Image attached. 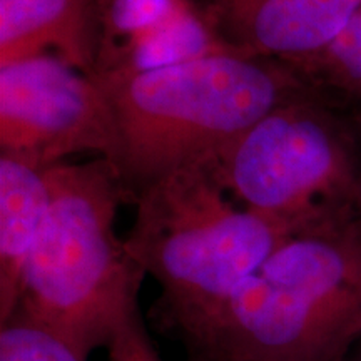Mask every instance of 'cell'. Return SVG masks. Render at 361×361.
Returning <instances> with one entry per match:
<instances>
[{
  "label": "cell",
  "mask_w": 361,
  "mask_h": 361,
  "mask_svg": "<svg viewBox=\"0 0 361 361\" xmlns=\"http://www.w3.org/2000/svg\"><path fill=\"white\" fill-rule=\"evenodd\" d=\"M247 209L303 231L361 214V147L350 116L318 90L266 112L213 162Z\"/></svg>",
  "instance_id": "obj_5"
},
{
  "label": "cell",
  "mask_w": 361,
  "mask_h": 361,
  "mask_svg": "<svg viewBox=\"0 0 361 361\" xmlns=\"http://www.w3.org/2000/svg\"><path fill=\"white\" fill-rule=\"evenodd\" d=\"M47 169L0 152V323L17 308L27 261L51 206Z\"/></svg>",
  "instance_id": "obj_9"
},
{
  "label": "cell",
  "mask_w": 361,
  "mask_h": 361,
  "mask_svg": "<svg viewBox=\"0 0 361 361\" xmlns=\"http://www.w3.org/2000/svg\"><path fill=\"white\" fill-rule=\"evenodd\" d=\"M126 246L161 288V328L180 338L218 313L295 231L247 209L213 164L178 169L133 196Z\"/></svg>",
  "instance_id": "obj_4"
},
{
  "label": "cell",
  "mask_w": 361,
  "mask_h": 361,
  "mask_svg": "<svg viewBox=\"0 0 361 361\" xmlns=\"http://www.w3.org/2000/svg\"><path fill=\"white\" fill-rule=\"evenodd\" d=\"M0 149L40 168L80 152L112 162L109 102L92 75L54 54L0 64Z\"/></svg>",
  "instance_id": "obj_6"
},
{
  "label": "cell",
  "mask_w": 361,
  "mask_h": 361,
  "mask_svg": "<svg viewBox=\"0 0 361 361\" xmlns=\"http://www.w3.org/2000/svg\"><path fill=\"white\" fill-rule=\"evenodd\" d=\"M0 361H82L52 333L22 319L0 323Z\"/></svg>",
  "instance_id": "obj_12"
},
{
  "label": "cell",
  "mask_w": 361,
  "mask_h": 361,
  "mask_svg": "<svg viewBox=\"0 0 361 361\" xmlns=\"http://www.w3.org/2000/svg\"><path fill=\"white\" fill-rule=\"evenodd\" d=\"M360 11L361 0H214L229 49L290 66L324 51Z\"/></svg>",
  "instance_id": "obj_7"
},
{
  "label": "cell",
  "mask_w": 361,
  "mask_h": 361,
  "mask_svg": "<svg viewBox=\"0 0 361 361\" xmlns=\"http://www.w3.org/2000/svg\"><path fill=\"white\" fill-rule=\"evenodd\" d=\"M92 78L114 117L111 164L129 200L162 176L213 164L266 112L313 89L291 66L233 49Z\"/></svg>",
  "instance_id": "obj_1"
},
{
  "label": "cell",
  "mask_w": 361,
  "mask_h": 361,
  "mask_svg": "<svg viewBox=\"0 0 361 361\" xmlns=\"http://www.w3.org/2000/svg\"><path fill=\"white\" fill-rule=\"evenodd\" d=\"M291 67L338 109L361 112V11L324 51Z\"/></svg>",
  "instance_id": "obj_10"
},
{
  "label": "cell",
  "mask_w": 361,
  "mask_h": 361,
  "mask_svg": "<svg viewBox=\"0 0 361 361\" xmlns=\"http://www.w3.org/2000/svg\"><path fill=\"white\" fill-rule=\"evenodd\" d=\"M47 171L51 206L8 319L52 333L87 361L141 313L146 273L116 233L117 211L129 197L111 162H61Z\"/></svg>",
  "instance_id": "obj_3"
},
{
  "label": "cell",
  "mask_w": 361,
  "mask_h": 361,
  "mask_svg": "<svg viewBox=\"0 0 361 361\" xmlns=\"http://www.w3.org/2000/svg\"><path fill=\"white\" fill-rule=\"evenodd\" d=\"M353 350H355L353 351V358H351V360L346 358L345 361H361V340L356 343V346H355Z\"/></svg>",
  "instance_id": "obj_16"
},
{
  "label": "cell",
  "mask_w": 361,
  "mask_h": 361,
  "mask_svg": "<svg viewBox=\"0 0 361 361\" xmlns=\"http://www.w3.org/2000/svg\"><path fill=\"white\" fill-rule=\"evenodd\" d=\"M51 51L96 74L101 40L87 0H0V64Z\"/></svg>",
  "instance_id": "obj_8"
},
{
  "label": "cell",
  "mask_w": 361,
  "mask_h": 361,
  "mask_svg": "<svg viewBox=\"0 0 361 361\" xmlns=\"http://www.w3.org/2000/svg\"><path fill=\"white\" fill-rule=\"evenodd\" d=\"M179 340L224 361H345L361 340V214L288 236Z\"/></svg>",
  "instance_id": "obj_2"
},
{
  "label": "cell",
  "mask_w": 361,
  "mask_h": 361,
  "mask_svg": "<svg viewBox=\"0 0 361 361\" xmlns=\"http://www.w3.org/2000/svg\"><path fill=\"white\" fill-rule=\"evenodd\" d=\"M188 361H224V360H218V358H213V356H206L200 353H188Z\"/></svg>",
  "instance_id": "obj_15"
},
{
  "label": "cell",
  "mask_w": 361,
  "mask_h": 361,
  "mask_svg": "<svg viewBox=\"0 0 361 361\" xmlns=\"http://www.w3.org/2000/svg\"><path fill=\"white\" fill-rule=\"evenodd\" d=\"M183 8L180 0H112L109 24L112 32L117 37H123L126 42L107 56L111 57L109 64L97 71L124 66Z\"/></svg>",
  "instance_id": "obj_11"
},
{
  "label": "cell",
  "mask_w": 361,
  "mask_h": 361,
  "mask_svg": "<svg viewBox=\"0 0 361 361\" xmlns=\"http://www.w3.org/2000/svg\"><path fill=\"white\" fill-rule=\"evenodd\" d=\"M351 119V124H353L356 137H358L360 147H361V112H353V114H348Z\"/></svg>",
  "instance_id": "obj_14"
},
{
  "label": "cell",
  "mask_w": 361,
  "mask_h": 361,
  "mask_svg": "<svg viewBox=\"0 0 361 361\" xmlns=\"http://www.w3.org/2000/svg\"><path fill=\"white\" fill-rule=\"evenodd\" d=\"M106 351L109 361H164L149 336L142 313L117 329Z\"/></svg>",
  "instance_id": "obj_13"
}]
</instances>
